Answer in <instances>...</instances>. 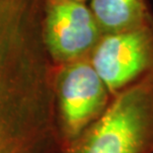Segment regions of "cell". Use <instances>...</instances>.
I'll return each instance as SVG.
<instances>
[{
	"label": "cell",
	"mask_w": 153,
	"mask_h": 153,
	"mask_svg": "<svg viewBox=\"0 0 153 153\" xmlns=\"http://www.w3.org/2000/svg\"><path fill=\"white\" fill-rule=\"evenodd\" d=\"M69 153H153V79L112 97Z\"/></svg>",
	"instance_id": "obj_1"
},
{
	"label": "cell",
	"mask_w": 153,
	"mask_h": 153,
	"mask_svg": "<svg viewBox=\"0 0 153 153\" xmlns=\"http://www.w3.org/2000/svg\"><path fill=\"white\" fill-rule=\"evenodd\" d=\"M111 99L91 61L69 63L58 84V123L63 142L69 147L76 142L103 114Z\"/></svg>",
	"instance_id": "obj_2"
},
{
	"label": "cell",
	"mask_w": 153,
	"mask_h": 153,
	"mask_svg": "<svg viewBox=\"0 0 153 153\" xmlns=\"http://www.w3.org/2000/svg\"><path fill=\"white\" fill-rule=\"evenodd\" d=\"M90 61L114 97L153 79V34L143 26L108 33L94 46Z\"/></svg>",
	"instance_id": "obj_3"
},
{
	"label": "cell",
	"mask_w": 153,
	"mask_h": 153,
	"mask_svg": "<svg viewBox=\"0 0 153 153\" xmlns=\"http://www.w3.org/2000/svg\"><path fill=\"white\" fill-rule=\"evenodd\" d=\"M100 26L93 12L78 0H60L52 6L46 23L49 50L60 62L71 63L99 42Z\"/></svg>",
	"instance_id": "obj_4"
},
{
	"label": "cell",
	"mask_w": 153,
	"mask_h": 153,
	"mask_svg": "<svg viewBox=\"0 0 153 153\" xmlns=\"http://www.w3.org/2000/svg\"><path fill=\"white\" fill-rule=\"evenodd\" d=\"M54 119L0 96V153H40L50 141Z\"/></svg>",
	"instance_id": "obj_5"
},
{
	"label": "cell",
	"mask_w": 153,
	"mask_h": 153,
	"mask_svg": "<svg viewBox=\"0 0 153 153\" xmlns=\"http://www.w3.org/2000/svg\"><path fill=\"white\" fill-rule=\"evenodd\" d=\"M91 10L99 26L108 33L142 26L145 16L143 0H91Z\"/></svg>",
	"instance_id": "obj_6"
},
{
	"label": "cell",
	"mask_w": 153,
	"mask_h": 153,
	"mask_svg": "<svg viewBox=\"0 0 153 153\" xmlns=\"http://www.w3.org/2000/svg\"><path fill=\"white\" fill-rule=\"evenodd\" d=\"M78 1H81V2H82V1H84V0H78Z\"/></svg>",
	"instance_id": "obj_7"
}]
</instances>
